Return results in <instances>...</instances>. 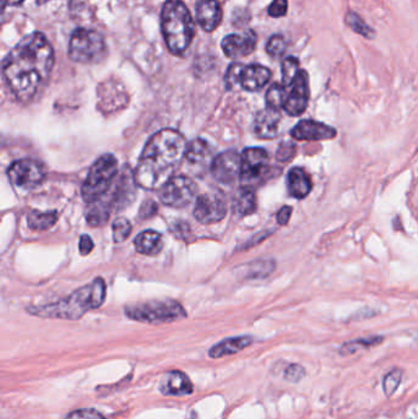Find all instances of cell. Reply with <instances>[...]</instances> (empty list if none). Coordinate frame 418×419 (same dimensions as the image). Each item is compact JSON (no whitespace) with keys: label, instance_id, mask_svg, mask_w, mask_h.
<instances>
[{"label":"cell","instance_id":"obj_35","mask_svg":"<svg viewBox=\"0 0 418 419\" xmlns=\"http://www.w3.org/2000/svg\"><path fill=\"white\" fill-rule=\"evenodd\" d=\"M243 67H245L243 64L235 63V64H232V65L229 68V72L226 74V86H227L229 90L233 88V87L237 86V85H240V75Z\"/></svg>","mask_w":418,"mask_h":419},{"label":"cell","instance_id":"obj_40","mask_svg":"<svg viewBox=\"0 0 418 419\" xmlns=\"http://www.w3.org/2000/svg\"><path fill=\"white\" fill-rule=\"evenodd\" d=\"M291 207H290V206H284V207L279 211V214H277V222H279L281 226L287 225L288 221H290V217H291Z\"/></svg>","mask_w":418,"mask_h":419},{"label":"cell","instance_id":"obj_30","mask_svg":"<svg viewBox=\"0 0 418 419\" xmlns=\"http://www.w3.org/2000/svg\"><path fill=\"white\" fill-rule=\"evenodd\" d=\"M300 72V62L295 56H288L282 62V85L288 88Z\"/></svg>","mask_w":418,"mask_h":419},{"label":"cell","instance_id":"obj_3","mask_svg":"<svg viewBox=\"0 0 418 419\" xmlns=\"http://www.w3.org/2000/svg\"><path fill=\"white\" fill-rule=\"evenodd\" d=\"M161 29L169 51L182 56L195 36L193 16L182 0H167L161 13Z\"/></svg>","mask_w":418,"mask_h":419},{"label":"cell","instance_id":"obj_33","mask_svg":"<svg viewBox=\"0 0 418 419\" xmlns=\"http://www.w3.org/2000/svg\"><path fill=\"white\" fill-rule=\"evenodd\" d=\"M297 154V148L292 141H284L276 151V159L280 162H288L291 161Z\"/></svg>","mask_w":418,"mask_h":419},{"label":"cell","instance_id":"obj_8","mask_svg":"<svg viewBox=\"0 0 418 419\" xmlns=\"http://www.w3.org/2000/svg\"><path fill=\"white\" fill-rule=\"evenodd\" d=\"M270 171L269 155L264 148H247L242 155L240 182L245 188L253 189L254 185L264 180Z\"/></svg>","mask_w":418,"mask_h":419},{"label":"cell","instance_id":"obj_29","mask_svg":"<svg viewBox=\"0 0 418 419\" xmlns=\"http://www.w3.org/2000/svg\"><path fill=\"white\" fill-rule=\"evenodd\" d=\"M346 24L351 27L352 31L356 32L358 35L364 37V38L372 40V38H374V36H376V32H374L372 27L367 25V24L362 20V17L358 15V14H356V13H353V11L347 13Z\"/></svg>","mask_w":418,"mask_h":419},{"label":"cell","instance_id":"obj_39","mask_svg":"<svg viewBox=\"0 0 418 419\" xmlns=\"http://www.w3.org/2000/svg\"><path fill=\"white\" fill-rule=\"evenodd\" d=\"M79 249L82 255H87L91 253L93 249V242L88 235H82L80 243H79Z\"/></svg>","mask_w":418,"mask_h":419},{"label":"cell","instance_id":"obj_28","mask_svg":"<svg viewBox=\"0 0 418 419\" xmlns=\"http://www.w3.org/2000/svg\"><path fill=\"white\" fill-rule=\"evenodd\" d=\"M287 98V88L280 84H274L266 93V104L268 108L274 111H280L285 107Z\"/></svg>","mask_w":418,"mask_h":419},{"label":"cell","instance_id":"obj_34","mask_svg":"<svg viewBox=\"0 0 418 419\" xmlns=\"http://www.w3.org/2000/svg\"><path fill=\"white\" fill-rule=\"evenodd\" d=\"M401 378H403L401 370H393L392 373H389L384 379V384H382L385 394L392 396L396 391V388H398Z\"/></svg>","mask_w":418,"mask_h":419},{"label":"cell","instance_id":"obj_22","mask_svg":"<svg viewBox=\"0 0 418 419\" xmlns=\"http://www.w3.org/2000/svg\"><path fill=\"white\" fill-rule=\"evenodd\" d=\"M185 159L195 167H206L214 161L212 148H210L209 143L201 139L194 140L188 145Z\"/></svg>","mask_w":418,"mask_h":419},{"label":"cell","instance_id":"obj_1","mask_svg":"<svg viewBox=\"0 0 418 419\" xmlns=\"http://www.w3.org/2000/svg\"><path fill=\"white\" fill-rule=\"evenodd\" d=\"M54 49L42 32L19 42L3 62V75L11 93L21 102H30L51 77Z\"/></svg>","mask_w":418,"mask_h":419},{"label":"cell","instance_id":"obj_37","mask_svg":"<svg viewBox=\"0 0 418 419\" xmlns=\"http://www.w3.org/2000/svg\"><path fill=\"white\" fill-rule=\"evenodd\" d=\"M287 8H288L287 0H274L269 6L268 13L272 17H282L287 14Z\"/></svg>","mask_w":418,"mask_h":419},{"label":"cell","instance_id":"obj_25","mask_svg":"<svg viewBox=\"0 0 418 419\" xmlns=\"http://www.w3.org/2000/svg\"><path fill=\"white\" fill-rule=\"evenodd\" d=\"M235 211L242 216L250 215L256 209V198L254 190L242 188L235 196Z\"/></svg>","mask_w":418,"mask_h":419},{"label":"cell","instance_id":"obj_4","mask_svg":"<svg viewBox=\"0 0 418 419\" xmlns=\"http://www.w3.org/2000/svg\"><path fill=\"white\" fill-rule=\"evenodd\" d=\"M106 297V283L102 278H96L88 286L82 287L74 292L72 296L65 299L49 304L46 307L38 308L37 315L56 317V319H70L75 320L82 317L91 309H98L102 306Z\"/></svg>","mask_w":418,"mask_h":419},{"label":"cell","instance_id":"obj_9","mask_svg":"<svg viewBox=\"0 0 418 419\" xmlns=\"http://www.w3.org/2000/svg\"><path fill=\"white\" fill-rule=\"evenodd\" d=\"M8 177L16 188L21 190H32L42 184L46 177V171L42 164L37 161L20 159L9 167Z\"/></svg>","mask_w":418,"mask_h":419},{"label":"cell","instance_id":"obj_31","mask_svg":"<svg viewBox=\"0 0 418 419\" xmlns=\"http://www.w3.org/2000/svg\"><path fill=\"white\" fill-rule=\"evenodd\" d=\"M286 49H287V42H286L285 37L281 36V35L271 36L266 43V52L272 58H280L284 56Z\"/></svg>","mask_w":418,"mask_h":419},{"label":"cell","instance_id":"obj_19","mask_svg":"<svg viewBox=\"0 0 418 419\" xmlns=\"http://www.w3.org/2000/svg\"><path fill=\"white\" fill-rule=\"evenodd\" d=\"M280 124L281 114L279 111L268 108L255 117V135L261 139L276 138L280 134Z\"/></svg>","mask_w":418,"mask_h":419},{"label":"cell","instance_id":"obj_32","mask_svg":"<svg viewBox=\"0 0 418 419\" xmlns=\"http://www.w3.org/2000/svg\"><path fill=\"white\" fill-rule=\"evenodd\" d=\"M132 233V225L127 219H117L113 223V238L114 242L122 243L127 239V237Z\"/></svg>","mask_w":418,"mask_h":419},{"label":"cell","instance_id":"obj_16","mask_svg":"<svg viewBox=\"0 0 418 419\" xmlns=\"http://www.w3.org/2000/svg\"><path fill=\"white\" fill-rule=\"evenodd\" d=\"M196 21L204 31H215L222 21V10L219 0H198Z\"/></svg>","mask_w":418,"mask_h":419},{"label":"cell","instance_id":"obj_41","mask_svg":"<svg viewBox=\"0 0 418 419\" xmlns=\"http://www.w3.org/2000/svg\"><path fill=\"white\" fill-rule=\"evenodd\" d=\"M156 211H157V205L148 200L141 207V217H151L156 214Z\"/></svg>","mask_w":418,"mask_h":419},{"label":"cell","instance_id":"obj_7","mask_svg":"<svg viewBox=\"0 0 418 419\" xmlns=\"http://www.w3.org/2000/svg\"><path fill=\"white\" fill-rule=\"evenodd\" d=\"M127 317L145 324H164L180 320L187 317V312L178 302L174 301H153L135 304L125 309Z\"/></svg>","mask_w":418,"mask_h":419},{"label":"cell","instance_id":"obj_36","mask_svg":"<svg viewBox=\"0 0 418 419\" xmlns=\"http://www.w3.org/2000/svg\"><path fill=\"white\" fill-rule=\"evenodd\" d=\"M65 419H104L102 414L95 409H77L69 413Z\"/></svg>","mask_w":418,"mask_h":419},{"label":"cell","instance_id":"obj_15","mask_svg":"<svg viewBox=\"0 0 418 419\" xmlns=\"http://www.w3.org/2000/svg\"><path fill=\"white\" fill-rule=\"evenodd\" d=\"M291 136L298 141H321L336 136V130L316 120H301L291 130Z\"/></svg>","mask_w":418,"mask_h":419},{"label":"cell","instance_id":"obj_13","mask_svg":"<svg viewBox=\"0 0 418 419\" xmlns=\"http://www.w3.org/2000/svg\"><path fill=\"white\" fill-rule=\"evenodd\" d=\"M242 156L233 150L226 151L214 159L211 164V173L214 178L224 184H231L240 177Z\"/></svg>","mask_w":418,"mask_h":419},{"label":"cell","instance_id":"obj_38","mask_svg":"<svg viewBox=\"0 0 418 419\" xmlns=\"http://www.w3.org/2000/svg\"><path fill=\"white\" fill-rule=\"evenodd\" d=\"M304 377V369L300 365H291L286 372V379H288L290 381H300Z\"/></svg>","mask_w":418,"mask_h":419},{"label":"cell","instance_id":"obj_6","mask_svg":"<svg viewBox=\"0 0 418 419\" xmlns=\"http://www.w3.org/2000/svg\"><path fill=\"white\" fill-rule=\"evenodd\" d=\"M106 56V42L100 32L79 27L69 42V56L82 64H91Z\"/></svg>","mask_w":418,"mask_h":419},{"label":"cell","instance_id":"obj_21","mask_svg":"<svg viewBox=\"0 0 418 419\" xmlns=\"http://www.w3.org/2000/svg\"><path fill=\"white\" fill-rule=\"evenodd\" d=\"M287 189L293 198L304 199L311 190V178L306 171L292 168L287 174Z\"/></svg>","mask_w":418,"mask_h":419},{"label":"cell","instance_id":"obj_27","mask_svg":"<svg viewBox=\"0 0 418 419\" xmlns=\"http://www.w3.org/2000/svg\"><path fill=\"white\" fill-rule=\"evenodd\" d=\"M109 214H111V211H109L108 204H104L102 201L98 200V201L92 203L91 209H88V212H87V223L92 227L104 225L109 217Z\"/></svg>","mask_w":418,"mask_h":419},{"label":"cell","instance_id":"obj_10","mask_svg":"<svg viewBox=\"0 0 418 419\" xmlns=\"http://www.w3.org/2000/svg\"><path fill=\"white\" fill-rule=\"evenodd\" d=\"M196 194V185L192 179L184 175H178L169 179V182L160 190V199L171 207H185L188 206Z\"/></svg>","mask_w":418,"mask_h":419},{"label":"cell","instance_id":"obj_11","mask_svg":"<svg viewBox=\"0 0 418 419\" xmlns=\"http://www.w3.org/2000/svg\"><path fill=\"white\" fill-rule=\"evenodd\" d=\"M309 102V84L308 74L304 70H300L295 81L287 88L285 109L287 114L292 117L301 116L306 111Z\"/></svg>","mask_w":418,"mask_h":419},{"label":"cell","instance_id":"obj_14","mask_svg":"<svg viewBox=\"0 0 418 419\" xmlns=\"http://www.w3.org/2000/svg\"><path fill=\"white\" fill-rule=\"evenodd\" d=\"M256 46V35L253 31H247L242 35L232 33L224 37L221 42V47L224 56L231 59H237L247 56L254 52Z\"/></svg>","mask_w":418,"mask_h":419},{"label":"cell","instance_id":"obj_24","mask_svg":"<svg viewBox=\"0 0 418 419\" xmlns=\"http://www.w3.org/2000/svg\"><path fill=\"white\" fill-rule=\"evenodd\" d=\"M134 244H135V249L140 254L153 256L161 251L164 246V241H162V235L157 232L145 230L135 238Z\"/></svg>","mask_w":418,"mask_h":419},{"label":"cell","instance_id":"obj_26","mask_svg":"<svg viewBox=\"0 0 418 419\" xmlns=\"http://www.w3.org/2000/svg\"><path fill=\"white\" fill-rule=\"evenodd\" d=\"M58 220L56 212H40V211H31L27 215V223L33 230H49L56 225Z\"/></svg>","mask_w":418,"mask_h":419},{"label":"cell","instance_id":"obj_5","mask_svg":"<svg viewBox=\"0 0 418 419\" xmlns=\"http://www.w3.org/2000/svg\"><path fill=\"white\" fill-rule=\"evenodd\" d=\"M118 173L117 159L113 155H103L92 164L86 180L82 185V198L86 203H95L107 193Z\"/></svg>","mask_w":418,"mask_h":419},{"label":"cell","instance_id":"obj_23","mask_svg":"<svg viewBox=\"0 0 418 419\" xmlns=\"http://www.w3.org/2000/svg\"><path fill=\"white\" fill-rule=\"evenodd\" d=\"M253 343V338L249 336H240V338H227L221 341L219 345H215L209 351V356L214 359L227 357L231 354L240 352L242 349L248 347Z\"/></svg>","mask_w":418,"mask_h":419},{"label":"cell","instance_id":"obj_12","mask_svg":"<svg viewBox=\"0 0 418 419\" xmlns=\"http://www.w3.org/2000/svg\"><path fill=\"white\" fill-rule=\"evenodd\" d=\"M227 212L221 195L209 193L200 195L195 203L194 216L203 225H212L224 219Z\"/></svg>","mask_w":418,"mask_h":419},{"label":"cell","instance_id":"obj_2","mask_svg":"<svg viewBox=\"0 0 418 419\" xmlns=\"http://www.w3.org/2000/svg\"><path fill=\"white\" fill-rule=\"evenodd\" d=\"M188 143L183 135L164 129L148 140L134 172V178L144 189H161L185 159Z\"/></svg>","mask_w":418,"mask_h":419},{"label":"cell","instance_id":"obj_17","mask_svg":"<svg viewBox=\"0 0 418 419\" xmlns=\"http://www.w3.org/2000/svg\"><path fill=\"white\" fill-rule=\"evenodd\" d=\"M271 72L268 68L251 64L248 67H243L240 75V85L249 93L259 91L270 81Z\"/></svg>","mask_w":418,"mask_h":419},{"label":"cell","instance_id":"obj_42","mask_svg":"<svg viewBox=\"0 0 418 419\" xmlns=\"http://www.w3.org/2000/svg\"><path fill=\"white\" fill-rule=\"evenodd\" d=\"M22 1H24V0H3V4H4V6H6V4H8V6H19Z\"/></svg>","mask_w":418,"mask_h":419},{"label":"cell","instance_id":"obj_20","mask_svg":"<svg viewBox=\"0 0 418 419\" xmlns=\"http://www.w3.org/2000/svg\"><path fill=\"white\" fill-rule=\"evenodd\" d=\"M127 102V93L121 91L118 85L106 82L100 86V108L103 112L111 113L124 107Z\"/></svg>","mask_w":418,"mask_h":419},{"label":"cell","instance_id":"obj_18","mask_svg":"<svg viewBox=\"0 0 418 419\" xmlns=\"http://www.w3.org/2000/svg\"><path fill=\"white\" fill-rule=\"evenodd\" d=\"M160 390L167 396H185L193 393V384L187 374L179 370H172L161 380Z\"/></svg>","mask_w":418,"mask_h":419}]
</instances>
